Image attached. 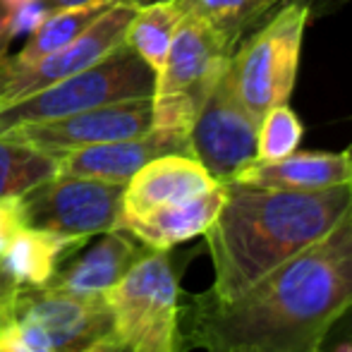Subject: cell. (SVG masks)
<instances>
[{"instance_id": "obj_25", "label": "cell", "mask_w": 352, "mask_h": 352, "mask_svg": "<svg viewBox=\"0 0 352 352\" xmlns=\"http://www.w3.org/2000/svg\"><path fill=\"white\" fill-rule=\"evenodd\" d=\"M17 292L19 285L0 266V343H3V336L10 329V324L17 319Z\"/></svg>"}, {"instance_id": "obj_31", "label": "cell", "mask_w": 352, "mask_h": 352, "mask_svg": "<svg viewBox=\"0 0 352 352\" xmlns=\"http://www.w3.org/2000/svg\"><path fill=\"white\" fill-rule=\"evenodd\" d=\"M324 352H352V336H350V338H345V340H340V343L331 345V348L324 350Z\"/></svg>"}, {"instance_id": "obj_20", "label": "cell", "mask_w": 352, "mask_h": 352, "mask_svg": "<svg viewBox=\"0 0 352 352\" xmlns=\"http://www.w3.org/2000/svg\"><path fill=\"white\" fill-rule=\"evenodd\" d=\"M53 175H58V156L0 135V201L19 199Z\"/></svg>"}, {"instance_id": "obj_28", "label": "cell", "mask_w": 352, "mask_h": 352, "mask_svg": "<svg viewBox=\"0 0 352 352\" xmlns=\"http://www.w3.org/2000/svg\"><path fill=\"white\" fill-rule=\"evenodd\" d=\"M79 352H125V350H122L120 343L113 338V333H108V336H103V338L94 340L91 345H87V348L79 350Z\"/></svg>"}, {"instance_id": "obj_29", "label": "cell", "mask_w": 352, "mask_h": 352, "mask_svg": "<svg viewBox=\"0 0 352 352\" xmlns=\"http://www.w3.org/2000/svg\"><path fill=\"white\" fill-rule=\"evenodd\" d=\"M48 8H72V5H87V3H96V0H41Z\"/></svg>"}, {"instance_id": "obj_13", "label": "cell", "mask_w": 352, "mask_h": 352, "mask_svg": "<svg viewBox=\"0 0 352 352\" xmlns=\"http://www.w3.org/2000/svg\"><path fill=\"white\" fill-rule=\"evenodd\" d=\"M216 185L221 182L197 158L185 153H166L148 161L130 177L122 195V218L142 216L158 206L192 199Z\"/></svg>"}, {"instance_id": "obj_7", "label": "cell", "mask_w": 352, "mask_h": 352, "mask_svg": "<svg viewBox=\"0 0 352 352\" xmlns=\"http://www.w3.org/2000/svg\"><path fill=\"white\" fill-rule=\"evenodd\" d=\"M122 195L125 185L53 175L19 197V209L27 228L67 237H89L120 228Z\"/></svg>"}, {"instance_id": "obj_10", "label": "cell", "mask_w": 352, "mask_h": 352, "mask_svg": "<svg viewBox=\"0 0 352 352\" xmlns=\"http://www.w3.org/2000/svg\"><path fill=\"white\" fill-rule=\"evenodd\" d=\"M153 130V101L148 98H125V101L106 103L89 108L74 116L58 118L46 122H27L5 132L19 142L60 156L72 148L91 146L103 142H120L142 137Z\"/></svg>"}, {"instance_id": "obj_4", "label": "cell", "mask_w": 352, "mask_h": 352, "mask_svg": "<svg viewBox=\"0 0 352 352\" xmlns=\"http://www.w3.org/2000/svg\"><path fill=\"white\" fill-rule=\"evenodd\" d=\"M309 17L311 5L292 0L247 34L232 51L226 77L242 106L259 120L271 108L290 101Z\"/></svg>"}, {"instance_id": "obj_1", "label": "cell", "mask_w": 352, "mask_h": 352, "mask_svg": "<svg viewBox=\"0 0 352 352\" xmlns=\"http://www.w3.org/2000/svg\"><path fill=\"white\" fill-rule=\"evenodd\" d=\"M352 311V206L340 223L235 300L209 292L180 309L182 343L206 352H324Z\"/></svg>"}, {"instance_id": "obj_9", "label": "cell", "mask_w": 352, "mask_h": 352, "mask_svg": "<svg viewBox=\"0 0 352 352\" xmlns=\"http://www.w3.org/2000/svg\"><path fill=\"white\" fill-rule=\"evenodd\" d=\"M259 118L235 96L223 74L190 127V153L218 182H230L256 161Z\"/></svg>"}, {"instance_id": "obj_22", "label": "cell", "mask_w": 352, "mask_h": 352, "mask_svg": "<svg viewBox=\"0 0 352 352\" xmlns=\"http://www.w3.org/2000/svg\"><path fill=\"white\" fill-rule=\"evenodd\" d=\"M305 137V127L287 103L264 113L256 135V161H278L295 153Z\"/></svg>"}, {"instance_id": "obj_16", "label": "cell", "mask_w": 352, "mask_h": 352, "mask_svg": "<svg viewBox=\"0 0 352 352\" xmlns=\"http://www.w3.org/2000/svg\"><path fill=\"white\" fill-rule=\"evenodd\" d=\"M146 250L132 240L130 232L118 228L106 232V237L79 256L70 269L53 276L51 283L77 295H103L137 264Z\"/></svg>"}, {"instance_id": "obj_3", "label": "cell", "mask_w": 352, "mask_h": 352, "mask_svg": "<svg viewBox=\"0 0 352 352\" xmlns=\"http://www.w3.org/2000/svg\"><path fill=\"white\" fill-rule=\"evenodd\" d=\"M103 297L111 333L125 352H185L180 287L166 252L146 250Z\"/></svg>"}, {"instance_id": "obj_8", "label": "cell", "mask_w": 352, "mask_h": 352, "mask_svg": "<svg viewBox=\"0 0 352 352\" xmlns=\"http://www.w3.org/2000/svg\"><path fill=\"white\" fill-rule=\"evenodd\" d=\"M132 14H135V8L113 0L72 43L46 56L43 60L17 67L10 65L3 58L0 60V108L22 101V98L51 87L70 74L87 70L94 63L106 58L113 48L125 41Z\"/></svg>"}, {"instance_id": "obj_6", "label": "cell", "mask_w": 352, "mask_h": 352, "mask_svg": "<svg viewBox=\"0 0 352 352\" xmlns=\"http://www.w3.org/2000/svg\"><path fill=\"white\" fill-rule=\"evenodd\" d=\"M156 72L125 41L87 70L0 108V135L27 122H46L125 98H148Z\"/></svg>"}, {"instance_id": "obj_14", "label": "cell", "mask_w": 352, "mask_h": 352, "mask_svg": "<svg viewBox=\"0 0 352 352\" xmlns=\"http://www.w3.org/2000/svg\"><path fill=\"white\" fill-rule=\"evenodd\" d=\"M230 182L295 192L331 190L352 185V161L348 151H295L278 161H252Z\"/></svg>"}, {"instance_id": "obj_5", "label": "cell", "mask_w": 352, "mask_h": 352, "mask_svg": "<svg viewBox=\"0 0 352 352\" xmlns=\"http://www.w3.org/2000/svg\"><path fill=\"white\" fill-rule=\"evenodd\" d=\"M235 48L204 19L182 14L170 51L156 72L153 127L190 137V127L221 77Z\"/></svg>"}, {"instance_id": "obj_32", "label": "cell", "mask_w": 352, "mask_h": 352, "mask_svg": "<svg viewBox=\"0 0 352 352\" xmlns=\"http://www.w3.org/2000/svg\"><path fill=\"white\" fill-rule=\"evenodd\" d=\"M345 151H348V156H350V161H352V144H350L348 148H345Z\"/></svg>"}, {"instance_id": "obj_21", "label": "cell", "mask_w": 352, "mask_h": 352, "mask_svg": "<svg viewBox=\"0 0 352 352\" xmlns=\"http://www.w3.org/2000/svg\"><path fill=\"white\" fill-rule=\"evenodd\" d=\"M182 22V12L175 3H156L137 8L125 32V43L158 72L170 51L173 36Z\"/></svg>"}, {"instance_id": "obj_2", "label": "cell", "mask_w": 352, "mask_h": 352, "mask_svg": "<svg viewBox=\"0 0 352 352\" xmlns=\"http://www.w3.org/2000/svg\"><path fill=\"white\" fill-rule=\"evenodd\" d=\"M226 185V201L204 232L213 259V300H235L283 261L326 237L352 206V185L316 192Z\"/></svg>"}, {"instance_id": "obj_11", "label": "cell", "mask_w": 352, "mask_h": 352, "mask_svg": "<svg viewBox=\"0 0 352 352\" xmlns=\"http://www.w3.org/2000/svg\"><path fill=\"white\" fill-rule=\"evenodd\" d=\"M17 319L36 324L56 352H79L111 333V309L103 295H77L63 287H19Z\"/></svg>"}, {"instance_id": "obj_12", "label": "cell", "mask_w": 352, "mask_h": 352, "mask_svg": "<svg viewBox=\"0 0 352 352\" xmlns=\"http://www.w3.org/2000/svg\"><path fill=\"white\" fill-rule=\"evenodd\" d=\"M166 153H190V137L156 130L120 142H103L72 148L58 156V175L91 177V180L127 185L130 177L148 161Z\"/></svg>"}, {"instance_id": "obj_26", "label": "cell", "mask_w": 352, "mask_h": 352, "mask_svg": "<svg viewBox=\"0 0 352 352\" xmlns=\"http://www.w3.org/2000/svg\"><path fill=\"white\" fill-rule=\"evenodd\" d=\"M24 228L22 209H19V199H3L0 201V254L5 247L10 245L17 230Z\"/></svg>"}, {"instance_id": "obj_30", "label": "cell", "mask_w": 352, "mask_h": 352, "mask_svg": "<svg viewBox=\"0 0 352 352\" xmlns=\"http://www.w3.org/2000/svg\"><path fill=\"white\" fill-rule=\"evenodd\" d=\"M116 3L130 5V8H146V5H156V3H173V0H116Z\"/></svg>"}, {"instance_id": "obj_27", "label": "cell", "mask_w": 352, "mask_h": 352, "mask_svg": "<svg viewBox=\"0 0 352 352\" xmlns=\"http://www.w3.org/2000/svg\"><path fill=\"white\" fill-rule=\"evenodd\" d=\"M12 5L0 0V60L8 56V46L12 43Z\"/></svg>"}, {"instance_id": "obj_17", "label": "cell", "mask_w": 352, "mask_h": 352, "mask_svg": "<svg viewBox=\"0 0 352 352\" xmlns=\"http://www.w3.org/2000/svg\"><path fill=\"white\" fill-rule=\"evenodd\" d=\"M84 240L87 237H67L24 226L0 254V266L19 287L48 285L58 274V261L63 259V254L82 245Z\"/></svg>"}, {"instance_id": "obj_15", "label": "cell", "mask_w": 352, "mask_h": 352, "mask_svg": "<svg viewBox=\"0 0 352 352\" xmlns=\"http://www.w3.org/2000/svg\"><path fill=\"white\" fill-rule=\"evenodd\" d=\"M226 201V185H216L192 199L177 201V204L158 206L142 216H130L120 221V230H127L135 240H140L148 250L168 252L170 247L187 242L192 237L204 235L216 221Z\"/></svg>"}, {"instance_id": "obj_24", "label": "cell", "mask_w": 352, "mask_h": 352, "mask_svg": "<svg viewBox=\"0 0 352 352\" xmlns=\"http://www.w3.org/2000/svg\"><path fill=\"white\" fill-rule=\"evenodd\" d=\"M48 5L41 3V0H32V3H24L12 8V34L19 36V34H32L38 24L43 22V17L48 14Z\"/></svg>"}, {"instance_id": "obj_18", "label": "cell", "mask_w": 352, "mask_h": 352, "mask_svg": "<svg viewBox=\"0 0 352 352\" xmlns=\"http://www.w3.org/2000/svg\"><path fill=\"white\" fill-rule=\"evenodd\" d=\"M182 14L211 24L232 48L292 0H173ZM309 3V0H305Z\"/></svg>"}, {"instance_id": "obj_19", "label": "cell", "mask_w": 352, "mask_h": 352, "mask_svg": "<svg viewBox=\"0 0 352 352\" xmlns=\"http://www.w3.org/2000/svg\"><path fill=\"white\" fill-rule=\"evenodd\" d=\"M111 3L113 0H96V3L72 5V8H51L46 17H43V22L32 32L27 46L17 56H5V60L17 67L43 60L46 56L72 43Z\"/></svg>"}, {"instance_id": "obj_23", "label": "cell", "mask_w": 352, "mask_h": 352, "mask_svg": "<svg viewBox=\"0 0 352 352\" xmlns=\"http://www.w3.org/2000/svg\"><path fill=\"white\" fill-rule=\"evenodd\" d=\"M0 352H56L48 336L27 319H14L5 331Z\"/></svg>"}]
</instances>
